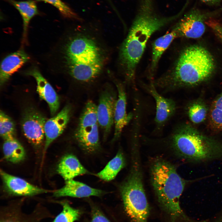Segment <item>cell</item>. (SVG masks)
I'll return each instance as SVG.
<instances>
[{
  "mask_svg": "<svg viewBox=\"0 0 222 222\" xmlns=\"http://www.w3.org/2000/svg\"><path fill=\"white\" fill-rule=\"evenodd\" d=\"M61 39L56 51L60 72L84 84L96 81L106 72L111 51L101 32L76 28Z\"/></svg>",
  "mask_w": 222,
  "mask_h": 222,
  "instance_id": "1",
  "label": "cell"
},
{
  "mask_svg": "<svg viewBox=\"0 0 222 222\" xmlns=\"http://www.w3.org/2000/svg\"><path fill=\"white\" fill-rule=\"evenodd\" d=\"M181 13L161 17L155 12L153 0H141L138 13L118 52L117 67L126 82L134 84L136 67L151 36Z\"/></svg>",
  "mask_w": 222,
  "mask_h": 222,
  "instance_id": "2",
  "label": "cell"
},
{
  "mask_svg": "<svg viewBox=\"0 0 222 222\" xmlns=\"http://www.w3.org/2000/svg\"><path fill=\"white\" fill-rule=\"evenodd\" d=\"M214 60L204 47L193 45L181 53L171 72L153 82L162 92L197 85L208 79L215 69Z\"/></svg>",
  "mask_w": 222,
  "mask_h": 222,
  "instance_id": "3",
  "label": "cell"
},
{
  "mask_svg": "<svg viewBox=\"0 0 222 222\" xmlns=\"http://www.w3.org/2000/svg\"><path fill=\"white\" fill-rule=\"evenodd\" d=\"M151 176L158 203L170 222L185 220L179 199L187 181L178 174L174 165L162 159H158L153 163Z\"/></svg>",
  "mask_w": 222,
  "mask_h": 222,
  "instance_id": "4",
  "label": "cell"
},
{
  "mask_svg": "<svg viewBox=\"0 0 222 222\" xmlns=\"http://www.w3.org/2000/svg\"><path fill=\"white\" fill-rule=\"evenodd\" d=\"M169 139L175 152L187 160L200 162L222 158V143L203 135L188 125L175 127Z\"/></svg>",
  "mask_w": 222,
  "mask_h": 222,
  "instance_id": "5",
  "label": "cell"
},
{
  "mask_svg": "<svg viewBox=\"0 0 222 222\" xmlns=\"http://www.w3.org/2000/svg\"><path fill=\"white\" fill-rule=\"evenodd\" d=\"M137 152L131 172L120 187L125 212L133 222H148L150 208L142 182L141 166Z\"/></svg>",
  "mask_w": 222,
  "mask_h": 222,
  "instance_id": "6",
  "label": "cell"
},
{
  "mask_svg": "<svg viewBox=\"0 0 222 222\" xmlns=\"http://www.w3.org/2000/svg\"><path fill=\"white\" fill-rule=\"evenodd\" d=\"M97 105L91 100L86 103L80 117L74 136L80 147L93 153L100 146Z\"/></svg>",
  "mask_w": 222,
  "mask_h": 222,
  "instance_id": "7",
  "label": "cell"
},
{
  "mask_svg": "<svg viewBox=\"0 0 222 222\" xmlns=\"http://www.w3.org/2000/svg\"><path fill=\"white\" fill-rule=\"evenodd\" d=\"M117 99L113 89L109 84H106L100 95L97 110L98 124L105 139L110 133L114 124Z\"/></svg>",
  "mask_w": 222,
  "mask_h": 222,
  "instance_id": "8",
  "label": "cell"
},
{
  "mask_svg": "<svg viewBox=\"0 0 222 222\" xmlns=\"http://www.w3.org/2000/svg\"><path fill=\"white\" fill-rule=\"evenodd\" d=\"M47 119L39 111L29 107L24 112L21 121L22 132L32 144L39 146L44 139V125Z\"/></svg>",
  "mask_w": 222,
  "mask_h": 222,
  "instance_id": "9",
  "label": "cell"
},
{
  "mask_svg": "<svg viewBox=\"0 0 222 222\" xmlns=\"http://www.w3.org/2000/svg\"><path fill=\"white\" fill-rule=\"evenodd\" d=\"M208 15L197 9H192L185 14L172 29L177 33L178 37L199 38L205 32V21Z\"/></svg>",
  "mask_w": 222,
  "mask_h": 222,
  "instance_id": "10",
  "label": "cell"
},
{
  "mask_svg": "<svg viewBox=\"0 0 222 222\" xmlns=\"http://www.w3.org/2000/svg\"><path fill=\"white\" fill-rule=\"evenodd\" d=\"M144 88L153 97L155 102V127L154 131L155 132H160L175 113L176 104L172 99L166 98L160 94L153 82H151L149 85H145Z\"/></svg>",
  "mask_w": 222,
  "mask_h": 222,
  "instance_id": "11",
  "label": "cell"
},
{
  "mask_svg": "<svg viewBox=\"0 0 222 222\" xmlns=\"http://www.w3.org/2000/svg\"><path fill=\"white\" fill-rule=\"evenodd\" d=\"M71 113V107L67 105L56 116L47 120L44 128V153L53 141L63 133L69 121Z\"/></svg>",
  "mask_w": 222,
  "mask_h": 222,
  "instance_id": "12",
  "label": "cell"
},
{
  "mask_svg": "<svg viewBox=\"0 0 222 222\" xmlns=\"http://www.w3.org/2000/svg\"><path fill=\"white\" fill-rule=\"evenodd\" d=\"M114 81L118 95L114 115V132L113 140H116L120 136L123 129L129 123L134 116V113L132 112L128 114L127 113V98L123 84L116 79Z\"/></svg>",
  "mask_w": 222,
  "mask_h": 222,
  "instance_id": "13",
  "label": "cell"
},
{
  "mask_svg": "<svg viewBox=\"0 0 222 222\" xmlns=\"http://www.w3.org/2000/svg\"><path fill=\"white\" fill-rule=\"evenodd\" d=\"M4 188L9 194L18 196H30L48 191L28 182L25 180L1 170Z\"/></svg>",
  "mask_w": 222,
  "mask_h": 222,
  "instance_id": "14",
  "label": "cell"
},
{
  "mask_svg": "<svg viewBox=\"0 0 222 222\" xmlns=\"http://www.w3.org/2000/svg\"><path fill=\"white\" fill-rule=\"evenodd\" d=\"M26 74L35 78L37 84V91L40 98L47 102L51 115H54L60 106L59 98L55 90L36 68L30 69Z\"/></svg>",
  "mask_w": 222,
  "mask_h": 222,
  "instance_id": "15",
  "label": "cell"
},
{
  "mask_svg": "<svg viewBox=\"0 0 222 222\" xmlns=\"http://www.w3.org/2000/svg\"><path fill=\"white\" fill-rule=\"evenodd\" d=\"M104 193L101 190L92 188L84 183L72 179L65 181V185L55 191L53 195L56 197L83 198L92 196H99Z\"/></svg>",
  "mask_w": 222,
  "mask_h": 222,
  "instance_id": "16",
  "label": "cell"
},
{
  "mask_svg": "<svg viewBox=\"0 0 222 222\" xmlns=\"http://www.w3.org/2000/svg\"><path fill=\"white\" fill-rule=\"evenodd\" d=\"M29 57L23 50H19L6 56L1 64L0 84L3 85L10 77L24 64Z\"/></svg>",
  "mask_w": 222,
  "mask_h": 222,
  "instance_id": "17",
  "label": "cell"
},
{
  "mask_svg": "<svg viewBox=\"0 0 222 222\" xmlns=\"http://www.w3.org/2000/svg\"><path fill=\"white\" fill-rule=\"evenodd\" d=\"M57 171L65 181L89 173L77 157L72 154H67L62 158L58 165Z\"/></svg>",
  "mask_w": 222,
  "mask_h": 222,
  "instance_id": "18",
  "label": "cell"
},
{
  "mask_svg": "<svg viewBox=\"0 0 222 222\" xmlns=\"http://www.w3.org/2000/svg\"><path fill=\"white\" fill-rule=\"evenodd\" d=\"M14 6L19 11L23 20V40L25 41L29 23L35 16L39 14L35 2L33 0L16 1L6 0Z\"/></svg>",
  "mask_w": 222,
  "mask_h": 222,
  "instance_id": "19",
  "label": "cell"
},
{
  "mask_svg": "<svg viewBox=\"0 0 222 222\" xmlns=\"http://www.w3.org/2000/svg\"><path fill=\"white\" fill-rule=\"evenodd\" d=\"M177 33L173 30L157 39L152 44V60L150 70L153 73L162 55L173 40L178 37Z\"/></svg>",
  "mask_w": 222,
  "mask_h": 222,
  "instance_id": "20",
  "label": "cell"
},
{
  "mask_svg": "<svg viewBox=\"0 0 222 222\" xmlns=\"http://www.w3.org/2000/svg\"><path fill=\"white\" fill-rule=\"evenodd\" d=\"M3 151L5 158L12 163L19 162L25 157L26 153L24 148L15 138L4 140Z\"/></svg>",
  "mask_w": 222,
  "mask_h": 222,
  "instance_id": "21",
  "label": "cell"
},
{
  "mask_svg": "<svg viewBox=\"0 0 222 222\" xmlns=\"http://www.w3.org/2000/svg\"><path fill=\"white\" fill-rule=\"evenodd\" d=\"M125 164L123 154L121 151H119L104 168L97 174V175L104 181H109L112 180L124 167Z\"/></svg>",
  "mask_w": 222,
  "mask_h": 222,
  "instance_id": "22",
  "label": "cell"
},
{
  "mask_svg": "<svg viewBox=\"0 0 222 222\" xmlns=\"http://www.w3.org/2000/svg\"><path fill=\"white\" fill-rule=\"evenodd\" d=\"M209 118L210 123L214 128L222 130V93L212 102Z\"/></svg>",
  "mask_w": 222,
  "mask_h": 222,
  "instance_id": "23",
  "label": "cell"
},
{
  "mask_svg": "<svg viewBox=\"0 0 222 222\" xmlns=\"http://www.w3.org/2000/svg\"><path fill=\"white\" fill-rule=\"evenodd\" d=\"M14 123L12 119L3 111L0 113V134L4 140L14 138Z\"/></svg>",
  "mask_w": 222,
  "mask_h": 222,
  "instance_id": "24",
  "label": "cell"
},
{
  "mask_svg": "<svg viewBox=\"0 0 222 222\" xmlns=\"http://www.w3.org/2000/svg\"><path fill=\"white\" fill-rule=\"evenodd\" d=\"M63 210L53 222H74L77 220L80 213L79 210L72 207L66 202H62Z\"/></svg>",
  "mask_w": 222,
  "mask_h": 222,
  "instance_id": "25",
  "label": "cell"
},
{
  "mask_svg": "<svg viewBox=\"0 0 222 222\" xmlns=\"http://www.w3.org/2000/svg\"><path fill=\"white\" fill-rule=\"evenodd\" d=\"M188 116L191 121L194 123H199L205 119L207 110L204 105L199 102L191 105L188 110Z\"/></svg>",
  "mask_w": 222,
  "mask_h": 222,
  "instance_id": "26",
  "label": "cell"
},
{
  "mask_svg": "<svg viewBox=\"0 0 222 222\" xmlns=\"http://www.w3.org/2000/svg\"><path fill=\"white\" fill-rule=\"evenodd\" d=\"M49 3L55 7L65 17L69 18H76V14L71 9L61 0H36Z\"/></svg>",
  "mask_w": 222,
  "mask_h": 222,
  "instance_id": "27",
  "label": "cell"
},
{
  "mask_svg": "<svg viewBox=\"0 0 222 222\" xmlns=\"http://www.w3.org/2000/svg\"><path fill=\"white\" fill-rule=\"evenodd\" d=\"M205 24L212 30L222 42V25L213 20L206 21Z\"/></svg>",
  "mask_w": 222,
  "mask_h": 222,
  "instance_id": "28",
  "label": "cell"
},
{
  "mask_svg": "<svg viewBox=\"0 0 222 222\" xmlns=\"http://www.w3.org/2000/svg\"><path fill=\"white\" fill-rule=\"evenodd\" d=\"M91 222H110L109 220L98 211L93 214Z\"/></svg>",
  "mask_w": 222,
  "mask_h": 222,
  "instance_id": "29",
  "label": "cell"
},
{
  "mask_svg": "<svg viewBox=\"0 0 222 222\" xmlns=\"http://www.w3.org/2000/svg\"><path fill=\"white\" fill-rule=\"evenodd\" d=\"M1 222H23L20 219L14 215L10 214L3 217Z\"/></svg>",
  "mask_w": 222,
  "mask_h": 222,
  "instance_id": "30",
  "label": "cell"
},
{
  "mask_svg": "<svg viewBox=\"0 0 222 222\" xmlns=\"http://www.w3.org/2000/svg\"><path fill=\"white\" fill-rule=\"evenodd\" d=\"M203 2L211 4H214L219 2L222 1V0H201Z\"/></svg>",
  "mask_w": 222,
  "mask_h": 222,
  "instance_id": "31",
  "label": "cell"
},
{
  "mask_svg": "<svg viewBox=\"0 0 222 222\" xmlns=\"http://www.w3.org/2000/svg\"><path fill=\"white\" fill-rule=\"evenodd\" d=\"M217 222H222V219H221L220 220H219L218 221H217Z\"/></svg>",
  "mask_w": 222,
  "mask_h": 222,
  "instance_id": "32",
  "label": "cell"
}]
</instances>
